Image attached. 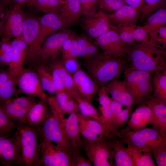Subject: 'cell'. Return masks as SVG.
Wrapping results in <instances>:
<instances>
[{"label":"cell","instance_id":"cell-1","mask_svg":"<svg viewBox=\"0 0 166 166\" xmlns=\"http://www.w3.org/2000/svg\"><path fill=\"white\" fill-rule=\"evenodd\" d=\"M127 59L130 67L153 74L166 69V51L147 43L129 47Z\"/></svg>","mask_w":166,"mask_h":166},{"label":"cell","instance_id":"cell-2","mask_svg":"<svg viewBox=\"0 0 166 166\" xmlns=\"http://www.w3.org/2000/svg\"><path fill=\"white\" fill-rule=\"evenodd\" d=\"M123 57H115L100 52L85 60L84 66L99 88L108 82L119 78L126 67Z\"/></svg>","mask_w":166,"mask_h":166},{"label":"cell","instance_id":"cell-3","mask_svg":"<svg viewBox=\"0 0 166 166\" xmlns=\"http://www.w3.org/2000/svg\"><path fill=\"white\" fill-rule=\"evenodd\" d=\"M50 112L38 126L39 135L66 152L72 160L77 153L73 150L60 117L62 110L55 101L49 103Z\"/></svg>","mask_w":166,"mask_h":166},{"label":"cell","instance_id":"cell-4","mask_svg":"<svg viewBox=\"0 0 166 166\" xmlns=\"http://www.w3.org/2000/svg\"><path fill=\"white\" fill-rule=\"evenodd\" d=\"M17 132L19 137L21 152L25 165H40L41 147L38 142L39 135L38 127L19 123Z\"/></svg>","mask_w":166,"mask_h":166},{"label":"cell","instance_id":"cell-5","mask_svg":"<svg viewBox=\"0 0 166 166\" xmlns=\"http://www.w3.org/2000/svg\"><path fill=\"white\" fill-rule=\"evenodd\" d=\"M38 19L26 15L24 22L22 36L27 46L25 64L35 65L42 64L41 53L42 45L40 35Z\"/></svg>","mask_w":166,"mask_h":166},{"label":"cell","instance_id":"cell-6","mask_svg":"<svg viewBox=\"0 0 166 166\" xmlns=\"http://www.w3.org/2000/svg\"><path fill=\"white\" fill-rule=\"evenodd\" d=\"M119 132L120 140L127 145L147 148L150 151L158 146L166 144V139L153 128L145 127L136 130L125 128Z\"/></svg>","mask_w":166,"mask_h":166},{"label":"cell","instance_id":"cell-7","mask_svg":"<svg viewBox=\"0 0 166 166\" xmlns=\"http://www.w3.org/2000/svg\"><path fill=\"white\" fill-rule=\"evenodd\" d=\"M109 138H101L92 142L82 140V149L88 159L94 166H114L111 141L115 136Z\"/></svg>","mask_w":166,"mask_h":166},{"label":"cell","instance_id":"cell-8","mask_svg":"<svg viewBox=\"0 0 166 166\" xmlns=\"http://www.w3.org/2000/svg\"><path fill=\"white\" fill-rule=\"evenodd\" d=\"M123 82L134 99H141L152 91L151 74L150 73L126 67Z\"/></svg>","mask_w":166,"mask_h":166},{"label":"cell","instance_id":"cell-9","mask_svg":"<svg viewBox=\"0 0 166 166\" xmlns=\"http://www.w3.org/2000/svg\"><path fill=\"white\" fill-rule=\"evenodd\" d=\"M40 138V165L71 166L72 159L66 152L46 139Z\"/></svg>","mask_w":166,"mask_h":166},{"label":"cell","instance_id":"cell-10","mask_svg":"<svg viewBox=\"0 0 166 166\" xmlns=\"http://www.w3.org/2000/svg\"><path fill=\"white\" fill-rule=\"evenodd\" d=\"M1 36L10 40L22 36L26 15L21 6L17 5L2 13Z\"/></svg>","mask_w":166,"mask_h":166},{"label":"cell","instance_id":"cell-11","mask_svg":"<svg viewBox=\"0 0 166 166\" xmlns=\"http://www.w3.org/2000/svg\"><path fill=\"white\" fill-rule=\"evenodd\" d=\"M83 15L81 26L89 37L95 39L110 30H116V27L109 22L107 14L97 11V8Z\"/></svg>","mask_w":166,"mask_h":166},{"label":"cell","instance_id":"cell-12","mask_svg":"<svg viewBox=\"0 0 166 166\" xmlns=\"http://www.w3.org/2000/svg\"><path fill=\"white\" fill-rule=\"evenodd\" d=\"M16 77L20 93L39 98L47 102L48 97L42 87L36 70L24 68Z\"/></svg>","mask_w":166,"mask_h":166},{"label":"cell","instance_id":"cell-13","mask_svg":"<svg viewBox=\"0 0 166 166\" xmlns=\"http://www.w3.org/2000/svg\"><path fill=\"white\" fill-rule=\"evenodd\" d=\"M0 163L6 166L25 165L17 131L10 137H0Z\"/></svg>","mask_w":166,"mask_h":166},{"label":"cell","instance_id":"cell-14","mask_svg":"<svg viewBox=\"0 0 166 166\" xmlns=\"http://www.w3.org/2000/svg\"><path fill=\"white\" fill-rule=\"evenodd\" d=\"M74 32L67 28L47 37L43 42L41 53L42 63L45 64L58 58L64 42Z\"/></svg>","mask_w":166,"mask_h":166},{"label":"cell","instance_id":"cell-15","mask_svg":"<svg viewBox=\"0 0 166 166\" xmlns=\"http://www.w3.org/2000/svg\"><path fill=\"white\" fill-rule=\"evenodd\" d=\"M95 40L102 52L115 57L125 56L129 47L121 40L117 31L114 29L109 30Z\"/></svg>","mask_w":166,"mask_h":166},{"label":"cell","instance_id":"cell-16","mask_svg":"<svg viewBox=\"0 0 166 166\" xmlns=\"http://www.w3.org/2000/svg\"><path fill=\"white\" fill-rule=\"evenodd\" d=\"M11 56L8 70L16 77L24 68L27 52V46L22 36L10 41Z\"/></svg>","mask_w":166,"mask_h":166},{"label":"cell","instance_id":"cell-17","mask_svg":"<svg viewBox=\"0 0 166 166\" xmlns=\"http://www.w3.org/2000/svg\"><path fill=\"white\" fill-rule=\"evenodd\" d=\"M75 85L81 96L91 102L99 87L86 72L80 68L72 75Z\"/></svg>","mask_w":166,"mask_h":166},{"label":"cell","instance_id":"cell-18","mask_svg":"<svg viewBox=\"0 0 166 166\" xmlns=\"http://www.w3.org/2000/svg\"><path fill=\"white\" fill-rule=\"evenodd\" d=\"M107 16L110 22L116 26L135 25L141 17L140 10L125 4Z\"/></svg>","mask_w":166,"mask_h":166},{"label":"cell","instance_id":"cell-19","mask_svg":"<svg viewBox=\"0 0 166 166\" xmlns=\"http://www.w3.org/2000/svg\"><path fill=\"white\" fill-rule=\"evenodd\" d=\"M143 102L150 108L153 113L154 120L151 124L153 128L166 139V104L153 97H148Z\"/></svg>","mask_w":166,"mask_h":166},{"label":"cell","instance_id":"cell-20","mask_svg":"<svg viewBox=\"0 0 166 166\" xmlns=\"http://www.w3.org/2000/svg\"><path fill=\"white\" fill-rule=\"evenodd\" d=\"M105 90L111 98L126 106L136 104L135 101L123 81L118 78L112 80L105 85Z\"/></svg>","mask_w":166,"mask_h":166},{"label":"cell","instance_id":"cell-21","mask_svg":"<svg viewBox=\"0 0 166 166\" xmlns=\"http://www.w3.org/2000/svg\"><path fill=\"white\" fill-rule=\"evenodd\" d=\"M16 77L8 69L0 71V104L3 106L11 98L18 97Z\"/></svg>","mask_w":166,"mask_h":166},{"label":"cell","instance_id":"cell-22","mask_svg":"<svg viewBox=\"0 0 166 166\" xmlns=\"http://www.w3.org/2000/svg\"><path fill=\"white\" fill-rule=\"evenodd\" d=\"M154 118L153 113L151 109L143 103L132 113L125 128L131 130L143 128L147 125L151 124Z\"/></svg>","mask_w":166,"mask_h":166},{"label":"cell","instance_id":"cell-23","mask_svg":"<svg viewBox=\"0 0 166 166\" xmlns=\"http://www.w3.org/2000/svg\"><path fill=\"white\" fill-rule=\"evenodd\" d=\"M77 113H70L69 116L66 118L65 117L62 121L72 146L76 153L80 152L82 145V140L79 131Z\"/></svg>","mask_w":166,"mask_h":166},{"label":"cell","instance_id":"cell-24","mask_svg":"<svg viewBox=\"0 0 166 166\" xmlns=\"http://www.w3.org/2000/svg\"><path fill=\"white\" fill-rule=\"evenodd\" d=\"M60 13L69 26L75 24L82 15L79 0H62Z\"/></svg>","mask_w":166,"mask_h":166},{"label":"cell","instance_id":"cell-25","mask_svg":"<svg viewBox=\"0 0 166 166\" xmlns=\"http://www.w3.org/2000/svg\"><path fill=\"white\" fill-rule=\"evenodd\" d=\"M115 136L111 140V146L114 161V166H134L128 150L124 143Z\"/></svg>","mask_w":166,"mask_h":166},{"label":"cell","instance_id":"cell-26","mask_svg":"<svg viewBox=\"0 0 166 166\" xmlns=\"http://www.w3.org/2000/svg\"><path fill=\"white\" fill-rule=\"evenodd\" d=\"M77 115L78 122L85 125L92 132L99 136L109 138L116 135L107 127L97 120L84 116L79 112Z\"/></svg>","mask_w":166,"mask_h":166},{"label":"cell","instance_id":"cell-27","mask_svg":"<svg viewBox=\"0 0 166 166\" xmlns=\"http://www.w3.org/2000/svg\"><path fill=\"white\" fill-rule=\"evenodd\" d=\"M47 102L41 100L30 108L27 115V124L34 127L40 125L49 113L46 105Z\"/></svg>","mask_w":166,"mask_h":166},{"label":"cell","instance_id":"cell-28","mask_svg":"<svg viewBox=\"0 0 166 166\" xmlns=\"http://www.w3.org/2000/svg\"><path fill=\"white\" fill-rule=\"evenodd\" d=\"M127 148L134 166H156L149 149L129 145Z\"/></svg>","mask_w":166,"mask_h":166},{"label":"cell","instance_id":"cell-29","mask_svg":"<svg viewBox=\"0 0 166 166\" xmlns=\"http://www.w3.org/2000/svg\"><path fill=\"white\" fill-rule=\"evenodd\" d=\"M149 16L142 27L148 34L166 26V9L162 7Z\"/></svg>","mask_w":166,"mask_h":166},{"label":"cell","instance_id":"cell-30","mask_svg":"<svg viewBox=\"0 0 166 166\" xmlns=\"http://www.w3.org/2000/svg\"><path fill=\"white\" fill-rule=\"evenodd\" d=\"M105 85L99 88L98 90L99 109L101 115L104 118L115 130L118 131L113 125L111 98L108 96L105 89Z\"/></svg>","mask_w":166,"mask_h":166},{"label":"cell","instance_id":"cell-31","mask_svg":"<svg viewBox=\"0 0 166 166\" xmlns=\"http://www.w3.org/2000/svg\"><path fill=\"white\" fill-rule=\"evenodd\" d=\"M56 100L63 113L70 114L79 112L77 103L66 91H57L55 96Z\"/></svg>","mask_w":166,"mask_h":166},{"label":"cell","instance_id":"cell-32","mask_svg":"<svg viewBox=\"0 0 166 166\" xmlns=\"http://www.w3.org/2000/svg\"><path fill=\"white\" fill-rule=\"evenodd\" d=\"M153 97L166 104V69L154 74Z\"/></svg>","mask_w":166,"mask_h":166},{"label":"cell","instance_id":"cell-33","mask_svg":"<svg viewBox=\"0 0 166 166\" xmlns=\"http://www.w3.org/2000/svg\"><path fill=\"white\" fill-rule=\"evenodd\" d=\"M35 67L43 90L50 93H56L57 90L54 85L51 72L49 68L43 64Z\"/></svg>","mask_w":166,"mask_h":166},{"label":"cell","instance_id":"cell-34","mask_svg":"<svg viewBox=\"0 0 166 166\" xmlns=\"http://www.w3.org/2000/svg\"><path fill=\"white\" fill-rule=\"evenodd\" d=\"M2 106L6 114L11 120L17 121L19 123L26 124L29 110L20 107L9 100Z\"/></svg>","mask_w":166,"mask_h":166},{"label":"cell","instance_id":"cell-35","mask_svg":"<svg viewBox=\"0 0 166 166\" xmlns=\"http://www.w3.org/2000/svg\"><path fill=\"white\" fill-rule=\"evenodd\" d=\"M59 67L65 90L69 93L77 102L82 97L75 85L72 75L65 68L61 60H60V61Z\"/></svg>","mask_w":166,"mask_h":166},{"label":"cell","instance_id":"cell-36","mask_svg":"<svg viewBox=\"0 0 166 166\" xmlns=\"http://www.w3.org/2000/svg\"><path fill=\"white\" fill-rule=\"evenodd\" d=\"M18 125L5 113L2 106L0 104V137H9L16 131Z\"/></svg>","mask_w":166,"mask_h":166},{"label":"cell","instance_id":"cell-37","mask_svg":"<svg viewBox=\"0 0 166 166\" xmlns=\"http://www.w3.org/2000/svg\"><path fill=\"white\" fill-rule=\"evenodd\" d=\"M62 0H32L31 4L38 10L45 14L60 13Z\"/></svg>","mask_w":166,"mask_h":166},{"label":"cell","instance_id":"cell-38","mask_svg":"<svg viewBox=\"0 0 166 166\" xmlns=\"http://www.w3.org/2000/svg\"><path fill=\"white\" fill-rule=\"evenodd\" d=\"M148 41L149 45L165 49L166 47V26L149 33Z\"/></svg>","mask_w":166,"mask_h":166},{"label":"cell","instance_id":"cell-39","mask_svg":"<svg viewBox=\"0 0 166 166\" xmlns=\"http://www.w3.org/2000/svg\"><path fill=\"white\" fill-rule=\"evenodd\" d=\"M60 60L58 58L51 61L47 64L53 77L54 85L57 91H65L62 81L59 67Z\"/></svg>","mask_w":166,"mask_h":166},{"label":"cell","instance_id":"cell-40","mask_svg":"<svg viewBox=\"0 0 166 166\" xmlns=\"http://www.w3.org/2000/svg\"><path fill=\"white\" fill-rule=\"evenodd\" d=\"M165 0H144L140 10L141 20L163 7Z\"/></svg>","mask_w":166,"mask_h":166},{"label":"cell","instance_id":"cell-41","mask_svg":"<svg viewBox=\"0 0 166 166\" xmlns=\"http://www.w3.org/2000/svg\"><path fill=\"white\" fill-rule=\"evenodd\" d=\"M11 47L10 40L2 37L0 41V65L9 66L10 61Z\"/></svg>","mask_w":166,"mask_h":166},{"label":"cell","instance_id":"cell-42","mask_svg":"<svg viewBox=\"0 0 166 166\" xmlns=\"http://www.w3.org/2000/svg\"><path fill=\"white\" fill-rule=\"evenodd\" d=\"M69 26L62 18L54 21L42 33L40 34V39L42 43L45 39L49 36L63 29L68 28Z\"/></svg>","mask_w":166,"mask_h":166},{"label":"cell","instance_id":"cell-43","mask_svg":"<svg viewBox=\"0 0 166 166\" xmlns=\"http://www.w3.org/2000/svg\"><path fill=\"white\" fill-rule=\"evenodd\" d=\"M136 27L135 25L116 27V30L120 38L129 47L136 43L132 35L133 30Z\"/></svg>","mask_w":166,"mask_h":166},{"label":"cell","instance_id":"cell-44","mask_svg":"<svg viewBox=\"0 0 166 166\" xmlns=\"http://www.w3.org/2000/svg\"><path fill=\"white\" fill-rule=\"evenodd\" d=\"M125 4L124 0H98V6L101 10L112 12Z\"/></svg>","mask_w":166,"mask_h":166},{"label":"cell","instance_id":"cell-45","mask_svg":"<svg viewBox=\"0 0 166 166\" xmlns=\"http://www.w3.org/2000/svg\"><path fill=\"white\" fill-rule=\"evenodd\" d=\"M62 18L59 12H56L45 14L38 20L40 26V34L53 22Z\"/></svg>","mask_w":166,"mask_h":166},{"label":"cell","instance_id":"cell-46","mask_svg":"<svg viewBox=\"0 0 166 166\" xmlns=\"http://www.w3.org/2000/svg\"><path fill=\"white\" fill-rule=\"evenodd\" d=\"M150 151L157 166H166V144L156 146Z\"/></svg>","mask_w":166,"mask_h":166},{"label":"cell","instance_id":"cell-47","mask_svg":"<svg viewBox=\"0 0 166 166\" xmlns=\"http://www.w3.org/2000/svg\"><path fill=\"white\" fill-rule=\"evenodd\" d=\"M133 108V106H126L116 115L113 120V125L117 130H118V128L128 120Z\"/></svg>","mask_w":166,"mask_h":166},{"label":"cell","instance_id":"cell-48","mask_svg":"<svg viewBox=\"0 0 166 166\" xmlns=\"http://www.w3.org/2000/svg\"><path fill=\"white\" fill-rule=\"evenodd\" d=\"M34 97L29 96L14 97L8 100L22 108L29 110L37 102Z\"/></svg>","mask_w":166,"mask_h":166},{"label":"cell","instance_id":"cell-49","mask_svg":"<svg viewBox=\"0 0 166 166\" xmlns=\"http://www.w3.org/2000/svg\"><path fill=\"white\" fill-rule=\"evenodd\" d=\"M90 39L84 35L77 36V55L78 57L84 58L89 45Z\"/></svg>","mask_w":166,"mask_h":166},{"label":"cell","instance_id":"cell-50","mask_svg":"<svg viewBox=\"0 0 166 166\" xmlns=\"http://www.w3.org/2000/svg\"><path fill=\"white\" fill-rule=\"evenodd\" d=\"M79 124L80 134L83 141L92 142L101 138H104L93 133L83 124L79 122Z\"/></svg>","mask_w":166,"mask_h":166},{"label":"cell","instance_id":"cell-51","mask_svg":"<svg viewBox=\"0 0 166 166\" xmlns=\"http://www.w3.org/2000/svg\"><path fill=\"white\" fill-rule=\"evenodd\" d=\"M132 35L137 43H145L148 42V34L142 26L136 27L133 30Z\"/></svg>","mask_w":166,"mask_h":166},{"label":"cell","instance_id":"cell-52","mask_svg":"<svg viewBox=\"0 0 166 166\" xmlns=\"http://www.w3.org/2000/svg\"><path fill=\"white\" fill-rule=\"evenodd\" d=\"M79 1L82 15L97 8L98 0H79Z\"/></svg>","mask_w":166,"mask_h":166},{"label":"cell","instance_id":"cell-53","mask_svg":"<svg viewBox=\"0 0 166 166\" xmlns=\"http://www.w3.org/2000/svg\"><path fill=\"white\" fill-rule=\"evenodd\" d=\"M100 52L99 48L95 41L89 40V45L86 50L84 60L93 57L99 54Z\"/></svg>","mask_w":166,"mask_h":166},{"label":"cell","instance_id":"cell-54","mask_svg":"<svg viewBox=\"0 0 166 166\" xmlns=\"http://www.w3.org/2000/svg\"><path fill=\"white\" fill-rule=\"evenodd\" d=\"M62 61L65 68L72 75L80 68L76 59L70 58Z\"/></svg>","mask_w":166,"mask_h":166},{"label":"cell","instance_id":"cell-55","mask_svg":"<svg viewBox=\"0 0 166 166\" xmlns=\"http://www.w3.org/2000/svg\"><path fill=\"white\" fill-rule=\"evenodd\" d=\"M92 164L88 158L82 155L80 152L77 153L72 160L71 166H91Z\"/></svg>","mask_w":166,"mask_h":166},{"label":"cell","instance_id":"cell-56","mask_svg":"<svg viewBox=\"0 0 166 166\" xmlns=\"http://www.w3.org/2000/svg\"><path fill=\"white\" fill-rule=\"evenodd\" d=\"M75 33L73 34L64 43L61 50V60H65L71 58L69 54L70 42L73 36Z\"/></svg>","mask_w":166,"mask_h":166},{"label":"cell","instance_id":"cell-57","mask_svg":"<svg viewBox=\"0 0 166 166\" xmlns=\"http://www.w3.org/2000/svg\"><path fill=\"white\" fill-rule=\"evenodd\" d=\"M77 36L75 33L74 34L70 42L69 54L72 58L77 59L78 57L77 48Z\"/></svg>","mask_w":166,"mask_h":166},{"label":"cell","instance_id":"cell-58","mask_svg":"<svg viewBox=\"0 0 166 166\" xmlns=\"http://www.w3.org/2000/svg\"><path fill=\"white\" fill-rule=\"evenodd\" d=\"M126 4L141 10L144 0H124Z\"/></svg>","mask_w":166,"mask_h":166},{"label":"cell","instance_id":"cell-59","mask_svg":"<svg viewBox=\"0 0 166 166\" xmlns=\"http://www.w3.org/2000/svg\"><path fill=\"white\" fill-rule=\"evenodd\" d=\"M11 5L12 6L18 5H22L26 3L31 4L32 0H8Z\"/></svg>","mask_w":166,"mask_h":166},{"label":"cell","instance_id":"cell-60","mask_svg":"<svg viewBox=\"0 0 166 166\" xmlns=\"http://www.w3.org/2000/svg\"><path fill=\"white\" fill-rule=\"evenodd\" d=\"M4 10L0 6V16L1 14L3 12ZM2 31V22L1 20H0V35L1 34Z\"/></svg>","mask_w":166,"mask_h":166},{"label":"cell","instance_id":"cell-61","mask_svg":"<svg viewBox=\"0 0 166 166\" xmlns=\"http://www.w3.org/2000/svg\"></svg>","mask_w":166,"mask_h":166}]
</instances>
